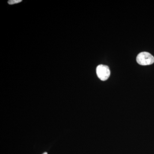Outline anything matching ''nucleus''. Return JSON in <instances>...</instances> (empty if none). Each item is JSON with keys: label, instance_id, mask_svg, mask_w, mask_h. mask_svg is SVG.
<instances>
[{"label": "nucleus", "instance_id": "20e7f679", "mask_svg": "<svg viewBox=\"0 0 154 154\" xmlns=\"http://www.w3.org/2000/svg\"><path fill=\"white\" fill-rule=\"evenodd\" d=\"M42 154H48V153L47 152H44V153H43Z\"/></svg>", "mask_w": 154, "mask_h": 154}, {"label": "nucleus", "instance_id": "7ed1b4c3", "mask_svg": "<svg viewBox=\"0 0 154 154\" xmlns=\"http://www.w3.org/2000/svg\"><path fill=\"white\" fill-rule=\"evenodd\" d=\"M22 0H10L8 1V3L10 5H14L22 2Z\"/></svg>", "mask_w": 154, "mask_h": 154}, {"label": "nucleus", "instance_id": "f03ea898", "mask_svg": "<svg viewBox=\"0 0 154 154\" xmlns=\"http://www.w3.org/2000/svg\"><path fill=\"white\" fill-rule=\"evenodd\" d=\"M96 74L100 80L103 81H106L110 77V69L107 66L99 65L96 68Z\"/></svg>", "mask_w": 154, "mask_h": 154}, {"label": "nucleus", "instance_id": "f257e3e1", "mask_svg": "<svg viewBox=\"0 0 154 154\" xmlns=\"http://www.w3.org/2000/svg\"><path fill=\"white\" fill-rule=\"evenodd\" d=\"M136 60L137 63L141 65H149L154 63V57L149 52L140 53L138 54Z\"/></svg>", "mask_w": 154, "mask_h": 154}]
</instances>
